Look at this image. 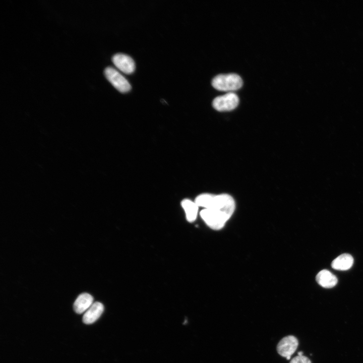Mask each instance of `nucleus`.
<instances>
[{
  "mask_svg": "<svg viewBox=\"0 0 363 363\" xmlns=\"http://www.w3.org/2000/svg\"><path fill=\"white\" fill-rule=\"evenodd\" d=\"M115 67L126 74H131L135 69V64L130 56L124 53H116L112 58Z\"/></svg>",
  "mask_w": 363,
  "mask_h": 363,
  "instance_id": "nucleus-7",
  "label": "nucleus"
},
{
  "mask_svg": "<svg viewBox=\"0 0 363 363\" xmlns=\"http://www.w3.org/2000/svg\"><path fill=\"white\" fill-rule=\"evenodd\" d=\"M318 283L324 288H330L335 286L338 280L335 275L327 270H322L316 276Z\"/></svg>",
  "mask_w": 363,
  "mask_h": 363,
  "instance_id": "nucleus-10",
  "label": "nucleus"
},
{
  "mask_svg": "<svg viewBox=\"0 0 363 363\" xmlns=\"http://www.w3.org/2000/svg\"><path fill=\"white\" fill-rule=\"evenodd\" d=\"M200 215L206 224L215 230L221 229L231 217L222 210L213 209H203L200 211Z\"/></svg>",
  "mask_w": 363,
  "mask_h": 363,
  "instance_id": "nucleus-2",
  "label": "nucleus"
},
{
  "mask_svg": "<svg viewBox=\"0 0 363 363\" xmlns=\"http://www.w3.org/2000/svg\"><path fill=\"white\" fill-rule=\"evenodd\" d=\"M289 363H311V361L307 356L297 355L293 357Z\"/></svg>",
  "mask_w": 363,
  "mask_h": 363,
  "instance_id": "nucleus-13",
  "label": "nucleus"
},
{
  "mask_svg": "<svg viewBox=\"0 0 363 363\" xmlns=\"http://www.w3.org/2000/svg\"><path fill=\"white\" fill-rule=\"evenodd\" d=\"M93 298L88 293L80 294L75 300L73 308L75 312L79 314L87 311L93 304Z\"/></svg>",
  "mask_w": 363,
  "mask_h": 363,
  "instance_id": "nucleus-9",
  "label": "nucleus"
},
{
  "mask_svg": "<svg viewBox=\"0 0 363 363\" xmlns=\"http://www.w3.org/2000/svg\"><path fill=\"white\" fill-rule=\"evenodd\" d=\"M104 74L107 79L119 92L125 93L131 90V86L127 79L114 68H106Z\"/></svg>",
  "mask_w": 363,
  "mask_h": 363,
  "instance_id": "nucleus-4",
  "label": "nucleus"
},
{
  "mask_svg": "<svg viewBox=\"0 0 363 363\" xmlns=\"http://www.w3.org/2000/svg\"><path fill=\"white\" fill-rule=\"evenodd\" d=\"M104 306L100 302L96 301L86 311L83 316V322L86 324L94 323L102 315Z\"/></svg>",
  "mask_w": 363,
  "mask_h": 363,
  "instance_id": "nucleus-8",
  "label": "nucleus"
},
{
  "mask_svg": "<svg viewBox=\"0 0 363 363\" xmlns=\"http://www.w3.org/2000/svg\"><path fill=\"white\" fill-rule=\"evenodd\" d=\"M238 102V96L230 92L215 98L212 102V105L216 110L219 111H230L235 108Z\"/></svg>",
  "mask_w": 363,
  "mask_h": 363,
  "instance_id": "nucleus-5",
  "label": "nucleus"
},
{
  "mask_svg": "<svg viewBox=\"0 0 363 363\" xmlns=\"http://www.w3.org/2000/svg\"><path fill=\"white\" fill-rule=\"evenodd\" d=\"M212 85L217 90L223 91L236 90L243 85L241 77L236 74H220L212 80Z\"/></svg>",
  "mask_w": 363,
  "mask_h": 363,
  "instance_id": "nucleus-3",
  "label": "nucleus"
},
{
  "mask_svg": "<svg viewBox=\"0 0 363 363\" xmlns=\"http://www.w3.org/2000/svg\"><path fill=\"white\" fill-rule=\"evenodd\" d=\"M195 201L199 207H202L204 209L221 210L230 216L233 213L235 207L233 198L226 194L218 195L202 194L199 195Z\"/></svg>",
  "mask_w": 363,
  "mask_h": 363,
  "instance_id": "nucleus-1",
  "label": "nucleus"
},
{
  "mask_svg": "<svg viewBox=\"0 0 363 363\" xmlns=\"http://www.w3.org/2000/svg\"><path fill=\"white\" fill-rule=\"evenodd\" d=\"M353 263V258L348 254H343L335 258L331 263L332 267L338 270L349 269Z\"/></svg>",
  "mask_w": 363,
  "mask_h": 363,
  "instance_id": "nucleus-11",
  "label": "nucleus"
},
{
  "mask_svg": "<svg viewBox=\"0 0 363 363\" xmlns=\"http://www.w3.org/2000/svg\"><path fill=\"white\" fill-rule=\"evenodd\" d=\"M298 345L297 339L293 335H288L279 342L277 346V351L281 356L289 359L296 351Z\"/></svg>",
  "mask_w": 363,
  "mask_h": 363,
  "instance_id": "nucleus-6",
  "label": "nucleus"
},
{
  "mask_svg": "<svg viewBox=\"0 0 363 363\" xmlns=\"http://www.w3.org/2000/svg\"><path fill=\"white\" fill-rule=\"evenodd\" d=\"M181 205L185 212L187 220L190 222L194 221L198 212L199 206L196 203L186 199L182 201Z\"/></svg>",
  "mask_w": 363,
  "mask_h": 363,
  "instance_id": "nucleus-12",
  "label": "nucleus"
},
{
  "mask_svg": "<svg viewBox=\"0 0 363 363\" xmlns=\"http://www.w3.org/2000/svg\"><path fill=\"white\" fill-rule=\"evenodd\" d=\"M297 354H298V355H299V356L303 355H302V354H303V352H302V351H299V352H298L297 353Z\"/></svg>",
  "mask_w": 363,
  "mask_h": 363,
  "instance_id": "nucleus-14",
  "label": "nucleus"
}]
</instances>
